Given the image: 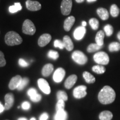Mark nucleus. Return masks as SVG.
<instances>
[{"label": "nucleus", "instance_id": "42", "mask_svg": "<svg viewBox=\"0 0 120 120\" xmlns=\"http://www.w3.org/2000/svg\"><path fill=\"white\" fill-rule=\"evenodd\" d=\"M4 109H5L4 106H3V105L1 104V103L0 102V113L4 112Z\"/></svg>", "mask_w": 120, "mask_h": 120}, {"label": "nucleus", "instance_id": "25", "mask_svg": "<svg viewBox=\"0 0 120 120\" xmlns=\"http://www.w3.org/2000/svg\"><path fill=\"white\" fill-rule=\"evenodd\" d=\"M102 47V46H99L97 43H91L87 47V51L89 53H92V52H94L97 51L99 50Z\"/></svg>", "mask_w": 120, "mask_h": 120}, {"label": "nucleus", "instance_id": "48", "mask_svg": "<svg viewBox=\"0 0 120 120\" xmlns=\"http://www.w3.org/2000/svg\"><path fill=\"white\" fill-rule=\"evenodd\" d=\"M30 120H36V119L34 117H32L31 119H30Z\"/></svg>", "mask_w": 120, "mask_h": 120}, {"label": "nucleus", "instance_id": "27", "mask_svg": "<svg viewBox=\"0 0 120 120\" xmlns=\"http://www.w3.org/2000/svg\"><path fill=\"white\" fill-rule=\"evenodd\" d=\"M92 71L97 74H102L106 71V68L102 65H96L92 67Z\"/></svg>", "mask_w": 120, "mask_h": 120}, {"label": "nucleus", "instance_id": "15", "mask_svg": "<svg viewBox=\"0 0 120 120\" xmlns=\"http://www.w3.org/2000/svg\"><path fill=\"white\" fill-rule=\"evenodd\" d=\"M77 79V76L76 75H72L67 78L64 82V87L67 89H70L76 83Z\"/></svg>", "mask_w": 120, "mask_h": 120}, {"label": "nucleus", "instance_id": "4", "mask_svg": "<svg viewBox=\"0 0 120 120\" xmlns=\"http://www.w3.org/2000/svg\"><path fill=\"white\" fill-rule=\"evenodd\" d=\"M72 58L77 64L83 65L86 64L88 61V58L83 52L80 51H75L72 54Z\"/></svg>", "mask_w": 120, "mask_h": 120}, {"label": "nucleus", "instance_id": "22", "mask_svg": "<svg viewBox=\"0 0 120 120\" xmlns=\"http://www.w3.org/2000/svg\"><path fill=\"white\" fill-rule=\"evenodd\" d=\"M83 77L87 83H94L96 81L94 76L87 71H85L83 73Z\"/></svg>", "mask_w": 120, "mask_h": 120}, {"label": "nucleus", "instance_id": "2", "mask_svg": "<svg viewBox=\"0 0 120 120\" xmlns=\"http://www.w3.org/2000/svg\"><path fill=\"white\" fill-rule=\"evenodd\" d=\"M5 43L10 46L19 45L22 42V38L19 34L15 31H10L7 32L4 37Z\"/></svg>", "mask_w": 120, "mask_h": 120}, {"label": "nucleus", "instance_id": "18", "mask_svg": "<svg viewBox=\"0 0 120 120\" xmlns=\"http://www.w3.org/2000/svg\"><path fill=\"white\" fill-rule=\"evenodd\" d=\"M53 71V65L51 64H45L42 70V74L45 77H48Z\"/></svg>", "mask_w": 120, "mask_h": 120}, {"label": "nucleus", "instance_id": "3", "mask_svg": "<svg viewBox=\"0 0 120 120\" xmlns=\"http://www.w3.org/2000/svg\"><path fill=\"white\" fill-rule=\"evenodd\" d=\"M94 60L95 62L101 65H106L109 61V55L105 52H98L94 54Z\"/></svg>", "mask_w": 120, "mask_h": 120}, {"label": "nucleus", "instance_id": "24", "mask_svg": "<svg viewBox=\"0 0 120 120\" xmlns=\"http://www.w3.org/2000/svg\"><path fill=\"white\" fill-rule=\"evenodd\" d=\"M9 11L11 13H15L22 10V6L19 2L15 3L14 5L9 7Z\"/></svg>", "mask_w": 120, "mask_h": 120}, {"label": "nucleus", "instance_id": "9", "mask_svg": "<svg viewBox=\"0 0 120 120\" xmlns=\"http://www.w3.org/2000/svg\"><path fill=\"white\" fill-rule=\"evenodd\" d=\"M66 75V71L63 68L59 67L56 69L53 73V81L56 83H60L62 82Z\"/></svg>", "mask_w": 120, "mask_h": 120}, {"label": "nucleus", "instance_id": "13", "mask_svg": "<svg viewBox=\"0 0 120 120\" xmlns=\"http://www.w3.org/2000/svg\"><path fill=\"white\" fill-rule=\"evenodd\" d=\"M4 101H5V104H4V108L6 110H8L12 107L13 103H14V96L11 93L7 94L4 96Z\"/></svg>", "mask_w": 120, "mask_h": 120}, {"label": "nucleus", "instance_id": "20", "mask_svg": "<svg viewBox=\"0 0 120 120\" xmlns=\"http://www.w3.org/2000/svg\"><path fill=\"white\" fill-rule=\"evenodd\" d=\"M97 13L102 20H107L109 18V13L106 8H98L97 10Z\"/></svg>", "mask_w": 120, "mask_h": 120}, {"label": "nucleus", "instance_id": "32", "mask_svg": "<svg viewBox=\"0 0 120 120\" xmlns=\"http://www.w3.org/2000/svg\"><path fill=\"white\" fill-rule=\"evenodd\" d=\"M104 32L107 36H111L113 32V28L111 25H106L104 27Z\"/></svg>", "mask_w": 120, "mask_h": 120}, {"label": "nucleus", "instance_id": "37", "mask_svg": "<svg viewBox=\"0 0 120 120\" xmlns=\"http://www.w3.org/2000/svg\"><path fill=\"white\" fill-rule=\"evenodd\" d=\"M6 64L4 54L2 51H0V67H4Z\"/></svg>", "mask_w": 120, "mask_h": 120}, {"label": "nucleus", "instance_id": "14", "mask_svg": "<svg viewBox=\"0 0 120 120\" xmlns=\"http://www.w3.org/2000/svg\"><path fill=\"white\" fill-rule=\"evenodd\" d=\"M51 40V36L49 34H42L38 40V46L40 47H44L46 46Z\"/></svg>", "mask_w": 120, "mask_h": 120}, {"label": "nucleus", "instance_id": "21", "mask_svg": "<svg viewBox=\"0 0 120 120\" xmlns=\"http://www.w3.org/2000/svg\"><path fill=\"white\" fill-rule=\"evenodd\" d=\"M67 118V113L64 109L56 111V113L54 116V120H66Z\"/></svg>", "mask_w": 120, "mask_h": 120}, {"label": "nucleus", "instance_id": "43", "mask_svg": "<svg viewBox=\"0 0 120 120\" xmlns=\"http://www.w3.org/2000/svg\"><path fill=\"white\" fill-rule=\"evenodd\" d=\"M82 26H83V27H85L87 25V23H86V21H82Z\"/></svg>", "mask_w": 120, "mask_h": 120}, {"label": "nucleus", "instance_id": "35", "mask_svg": "<svg viewBox=\"0 0 120 120\" xmlns=\"http://www.w3.org/2000/svg\"><path fill=\"white\" fill-rule=\"evenodd\" d=\"M54 46L55 47H58L61 49L64 48V45L63 41H60L59 40H56L54 41Z\"/></svg>", "mask_w": 120, "mask_h": 120}, {"label": "nucleus", "instance_id": "28", "mask_svg": "<svg viewBox=\"0 0 120 120\" xmlns=\"http://www.w3.org/2000/svg\"><path fill=\"white\" fill-rule=\"evenodd\" d=\"M111 15L113 17H117L120 13V10L116 4H113L110 8Z\"/></svg>", "mask_w": 120, "mask_h": 120}, {"label": "nucleus", "instance_id": "23", "mask_svg": "<svg viewBox=\"0 0 120 120\" xmlns=\"http://www.w3.org/2000/svg\"><path fill=\"white\" fill-rule=\"evenodd\" d=\"M113 117V115L109 111H104L99 115L100 120H111Z\"/></svg>", "mask_w": 120, "mask_h": 120}, {"label": "nucleus", "instance_id": "10", "mask_svg": "<svg viewBox=\"0 0 120 120\" xmlns=\"http://www.w3.org/2000/svg\"><path fill=\"white\" fill-rule=\"evenodd\" d=\"M26 5L27 8L31 11H39L41 8V4L38 1L27 0Z\"/></svg>", "mask_w": 120, "mask_h": 120}, {"label": "nucleus", "instance_id": "12", "mask_svg": "<svg viewBox=\"0 0 120 120\" xmlns=\"http://www.w3.org/2000/svg\"><path fill=\"white\" fill-rule=\"evenodd\" d=\"M21 76L19 75H16L11 79L10 83L8 84V87L10 90H14L17 89L19 85L20 84L22 81Z\"/></svg>", "mask_w": 120, "mask_h": 120}, {"label": "nucleus", "instance_id": "6", "mask_svg": "<svg viewBox=\"0 0 120 120\" xmlns=\"http://www.w3.org/2000/svg\"><path fill=\"white\" fill-rule=\"evenodd\" d=\"M72 7V0H62L61 5V12L63 15L67 16L71 13Z\"/></svg>", "mask_w": 120, "mask_h": 120}, {"label": "nucleus", "instance_id": "45", "mask_svg": "<svg viewBox=\"0 0 120 120\" xmlns=\"http://www.w3.org/2000/svg\"><path fill=\"white\" fill-rule=\"evenodd\" d=\"M18 120H27V119L25 117H20L18 119Z\"/></svg>", "mask_w": 120, "mask_h": 120}, {"label": "nucleus", "instance_id": "16", "mask_svg": "<svg viewBox=\"0 0 120 120\" xmlns=\"http://www.w3.org/2000/svg\"><path fill=\"white\" fill-rule=\"evenodd\" d=\"M75 22V18L73 16H71L70 17H67L66 19L64 20V30L66 31H70V30L71 29L72 27L73 26V24H74Z\"/></svg>", "mask_w": 120, "mask_h": 120}, {"label": "nucleus", "instance_id": "38", "mask_svg": "<svg viewBox=\"0 0 120 120\" xmlns=\"http://www.w3.org/2000/svg\"><path fill=\"white\" fill-rule=\"evenodd\" d=\"M19 64L20 66L22 67H27L30 65L29 63H28L23 58H19Z\"/></svg>", "mask_w": 120, "mask_h": 120}, {"label": "nucleus", "instance_id": "47", "mask_svg": "<svg viewBox=\"0 0 120 120\" xmlns=\"http://www.w3.org/2000/svg\"><path fill=\"white\" fill-rule=\"evenodd\" d=\"M117 38L120 41V32H118V33L117 34Z\"/></svg>", "mask_w": 120, "mask_h": 120}, {"label": "nucleus", "instance_id": "31", "mask_svg": "<svg viewBox=\"0 0 120 120\" xmlns=\"http://www.w3.org/2000/svg\"><path fill=\"white\" fill-rule=\"evenodd\" d=\"M29 82H30V80L27 77L23 78V79H22L21 82L20 84L19 85V86L17 87V89L19 90V91L23 90L24 89V88H25L26 86H27V85H28V83H29Z\"/></svg>", "mask_w": 120, "mask_h": 120}, {"label": "nucleus", "instance_id": "11", "mask_svg": "<svg viewBox=\"0 0 120 120\" xmlns=\"http://www.w3.org/2000/svg\"><path fill=\"white\" fill-rule=\"evenodd\" d=\"M86 32V29L85 27L79 26L75 29L73 32V37L76 40H82L85 36Z\"/></svg>", "mask_w": 120, "mask_h": 120}, {"label": "nucleus", "instance_id": "36", "mask_svg": "<svg viewBox=\"0 0 120 120\" xmlns=\"http://www.w3.org/2000/svg\"><path fill=\"white\" fill-rule=\"evenodd\" d=\"M42 96L41 94H38L37 93V94H34V96L30 97V100H31L32 102H38L41 100Z\"/></svg>", "mask_w": 120, "mask_h": 120}, {"label": "nucleus", "instance_id": "49", "mask_svg": "<svg viewBox=\"0 0 120 120\" xmlns=\"http://www.w3.org/2000/svg\"><path fill=\"white\" fill-rule=\"evenodd\" d=\"M20 108V106H18V109H19Z\"/></svg>", "mask_w": 120, "mask_h": 120}, {"label": "nucleus", "instance_id": "26", "mask_svg": "<svg viewBox=\"0 0 120 120\" xmlns=\"http://www.w3.org/2000/svg\"><path fill=\"white\" fill-rule=\"evenodd\" d=\"M109 49L110 52H117L120 50V43L113 42L109 45Z\"/></svg>", "mask_w": 120, "mask_h": 120}, {"label": "nucleus", "instance_id": "7", "mask_svg": "<svg viewBox=\"0 0 120 120\" xmlns=\"http://www.w3.org/2000/svg\"><path fill=\"white\" fill-rule=\"evenodd\" d=\"M87 87L86 86H79L76 87V88L73 90V94L76 98L79 99L85 97L87 94Z\"/></svg>", "mask_w": 120, "mask_h": 120}, {"label": "nucleus", "instance_id": "1", "mask_svg": "<svg viewBox=\"0 0 120 120\" xmlns=\"http://www.w3.org/2000/svg\"><path fill=\"white\" fill-rule=\"evenodd\" d=\"M116 98V93L113 88L109 86L103 87L98 95L99 101L102 104L107 105L112 103Z\"/></svg>", "mask_w": 120, "mask_h": 120}, {"label": "nucleus", "instance_id": "8", "mask_svg": "<svg viewBox=\"0 0 120 120\" xmlns=\"http://www.w3.org/2000/svg\"><path fill=\"white\" fill-rule=\"evenodd\" d=\"M38 87L44 94H49L51 92V88L49 83L46 79H40L37 81Z\"/></svg>", "mask_w": 120, "mask_h": 120}, {"label": "nucleus", "instance_id": "17", "mask_svg": "<svg viewBox=\"0 0 120 120\" xmlns=\"http://www.w3.org/2000/svg\"><path fill=\"white\" fill-rule=\"evenodd\" d=\"M63 42L64 43V48L68 51H71L73 49L74 46L71 38L68 36H64L63 38Z\"/></svg>", "mask_w": 120, "mask_h": 120}, {"label": "nucleus", "instance_id": "34", "mask_svg": "<svg viewBox=\"0 0 120 120\" xmlns=\"http://www.w3.org/2000/svg\"><path fill=\"white\" fill-rule=\"evenodd\" d=\"M64 107H65V103H64V101L63 100H58L57 104L56 105V111H58L62 110L64 109Z\"/></svg>", "mask_w": 120, "mask_h": 120}, {"label": "nucleus", "instance_id": "19", "mask_svg": "<svg viewBox=\"0 0 120 120\" xmlns=\"http://www.w3.org/2000/svg\"><path fill=\"white\" fill-rule=\"evenodd\" d=\"M104 37H105V32L102 30L99 31L97 33L96 36L95 41L96 42L99 46H102L104 43Z\"/></svg>", "mask_w": 120, "mask_h": 120}, {"label": "nucleus", "instance_id": "39", "mask_svg": "<svg viewBox=\"0 0 120 120\" xmlns=\"http://www.w3.org/2000/svg\"><path fill=\"white\" fill-rule=\"evenodd\" d=\"M21 107L22 109H24V110L27 111V110H28V109H30V107H31V105H30V102H28L25 101L22 103Z\"/></svg>", "mask_w": 120, "mask_h": 120}, {"label": "nucleus", "instance_id": "29", "mask_svg": "<svg viewBox=\"0 0 120 120\" xmlns=\"http://www.w3.org/2000/svg\"><path fill=\"white\" fill-rule=\"evenodd\" d=\"M57 98L58 100H63L66 101L68 100V96L66 93L64 91H58L57 92Z\"/></svg>", "mask_w": 120, "mask_h": 120}, {"label": "nucleus", "instance_id": "40", "mask_svg": "<svg viewBox=\"0 0 120 120\" xmlns=\"http://www.w3.org/2000/svg\"><path fill=\"white\" fill-rule=\"evenodd\" d=\"M37 94V90L34 88H31L27 91V94L30 97L33 96L34 94Z\"/></svg>", "mask_w": 120, "mask_h": 120}, {"label": "nucleus", "instance_id": "30", "mask_svg": "<svg viewBox=\"0 0 120 120\" xmlns=\"http://www.w3.org/2000/svg\"><path fill=\"white\" fill-rule=\"evenodd\" d=\"M89 24L94 30H97L99 27V22L96 19L92 18L90 19Z\"/></svg>", "mask_w": 120, "mask_h": 120}, {"label": "nucleus", "instance_id": "44", "mask_svg": "<svg viewBox=\"0 0 120 120\" xmlns=\"http://www.w3.org/2000/svg\"><path fill=\"white\" fill-rule=\"evenodd\" d=\"M84 1H85V0H76V2L77 3H79V4H80V3H82Z\"/></svg>", "mask_w": 120, "mask_h": 120}, {"label": "nucleus", "instance_id": "33", "mask_svg": "<svg viewBox=\"0 0 120 120\" xmlns=\"http://www.w3.org/2000/svg\"><path fill=\"white\" fill-rule=\"evenodd\" d=\"M47 56L49 58H52V59L54 60H56L59 57V54H58V52L53 50H50L48 52Z\"/></svg>", "mask_w": 120, "mask_h": 120}, {"label": "nucleus", "instance_id": "5", "mask_svg": "<svg viewBox=\"0 0 120 120\" xmlns=\"http://www.w3.org/2000/svg\"><path fill=\"white\" fill-rule=\"evenodd\" d=\"M22 32L28 35H34L36 32V27L34 23L30 19H26L22 25Z\"/></svg>", "mask_w": 120, "mask_h": 120}, {"label": "nucleus", "instance_id": "41", "mask_svg": "<svg viewBox=\"0 0 120 120\" xmlns=\"http://www.w3.org/2000/svg\"><path fill=\"white\" fill-rule=\"evenodd\" d=\"M49 118V114L46 112L43 113L39 117V120H47Z\"/></svg>", "mask_w": 120, "mask_h": 120}, {"label": "nucleus", "instance_id": "46", "mask_svg": "<svg viewBox=\"0 0 120 120\" xmlns=\"http://www.w3.org/2000/svg\"><path fill=\"white\" fill-rule=\"evenodd\" d=\"M97 0H87V1L88 2H94V1H96Z\"/></svg>", "mask_w": 120, "mask_h": 120}]
</instances>
